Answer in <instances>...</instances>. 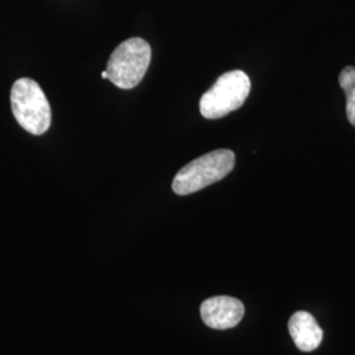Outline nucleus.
<instances>
[{
	"label": "nucleus",
	"mask_w": 355,
	"mask_h": 355,
	"mask_svg": "<svg viewBox=\"0 0 355 355\" xmlns=\"http://www.w3.org/2000/svg\"><path fill=\"white\" fill-rule=\"evenodd\" d=\"M245 313V306L239 299L215 296L207 299L200 306L204 324L212 329L225 330L237 327Z\"/></svg>",
	"instance_id": "obj_5"
},
{
	"label": "nucleus",
	"mask_w": 355,
	"mask_h": 355,
	"mask_svg": "<svg viewBox=\"0 0 355 355\" xmlns=\"http://www.w3.org/2000/svg\"><path fill=\"white\" fill-rule=\"evenodd\" d=\"M236 155L232 150L220 149L193 159L178 173L173 180V191L190 195L224 179L234 168Z\"/></svg>",
	"instance_id": "obj_1"
},
{
	"label": "nucleus",
	"mask_w": 355,
	"mask_h": 355,
	"mask_svg": "<svg viewBox=\"0 0 355 355\" xmlns=\"http://www.w3.org/2000/svg\"><path fill=\"white\" fill-rule=\"evenodd\" d=\"M152 61V48L144 38L132 37L120 44L107 64L108 79L119 89H135L146 74Z\"/></svg>",
	"instance_id": "obj_3"
},
{
	"label": "nucleus",
	"mask_w": 355,
	"mask_h": 355,
	"mask_svg": "<svg viewBox=\"0 0 355 355\" xmlns=\"http://www.w3.org/2000/svg\"><path fill=\"white\" fill-rule=\"evenodd\" d=\"M288 330L296 347L304 353L316 350L322 341L324 331L311 313L299 311L288 321Z\"/></svg>",
	"instance_id": "obj_6"
},
{
	"label": "nucleus",
	"mask_w": 355,
	"mask_h": 355,
	"mask_svg": "<svg viewBox=\"0 0 355 355\" xmlns=\"http://www.w3.org/2000/svg\"><path fill=\"white\" fill-rule=\"evenodd\" d=\"M102 78L103 79H108V74H107V71H105V70L102 73Z\"/></svg>",
	"instance_id": "obj_8"
},
{
	"label": "nucleus",
	"mask_w": 355,
	"mask_h": 355,
	"mask_svg": "<svg viewBox=\"0 0 355 355\" xmlns=\"http://www.w3.org/2000/svg\"><path fill=\"white\" fill-rule=\"evenodd\" d=\"M12 114L28 133L41 136L51 124V104L36 80L20 78L11 89Z\"/></svg>",
	"instance_id": "obj_2"
},
{
	"label": "nucleus",
	"mask_w": 355,
	"mask_h": 355,
	"mask_svg": "<svg viewBox=\"0 0 355 355\" xmlns=\"http://www.w3.org/2000/svg\"><path fill=\"white\" fill-rule=\"evenodd\" d=\"M340 86L346 95V114L355 127V67L347 66L340 74Z\"/></svg>",
	"instance_id": "obj_7"
},
{
	"label": "nucleus",
	"mask_w": 355,
	"mask_h": 355,
	"mask_svg": "<svg viewBox=\"0 0 355 355\" xmlns=\"http://www.w3.org/2000/svg\"><path fill=\"white\" fill-rule=\"evenodd\" d=\"M252 89L250 78L241 70L225 73L200 99V114L208 120L221 119L239 110Z\"/></svg>",
	"instance_id": "obj_4"
}]
</instances>
